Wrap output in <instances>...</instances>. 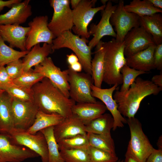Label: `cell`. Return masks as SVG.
Wrapping results in <instances>:
<instances>
[{
    "label": "cell",
    "instance_id": "1",
    "mask_svg": "<svg viewBox=\"0 0 162 162\" xmlns=\"http://www.w3.org/2000/svg\"><path fill=\"white\" fill-rule=\"evenodd\" d=\"M33 101L45 113L59 114L64 118L72 115L76 102L65 97L47 78L44 77L32 88Z\"/></svg>",
    "mask_w": 162,
    "mask_h": 162
},
{
    "label": "cell",
    "instance_id": "2",
    "mask_svg": "<svg viewBox=\"0 0 162 162\" xmlns=\"http://www.w3.org/2000/svg\"><path fill=\"white\" fill-rule=\"evenodd\" d=\"M162 90L151 80L138 77L128 90L124 92L116 91L113 97L121 114L130 118L134 117L144 98L151 95H157Z\"/></svg>",
    "mask_w": 162,
    "mask_h": 162
},
{
    "label": "cell",
    "instance_id": "3",
    "mask_svg": "<svg viewBox=\"0 0 162 162\" xmlns=\"http://www.w3.org/2000/svg\"><path fill=\"white\" fill-rule=\"evenodd\" d=\"M103 45L105 50L103 82L110 85L119 86L123 82L121 70L126 64L124 42H119L113 38L103 42Z\"/></svg>",
    "mask_w": 162,
    "mask_h": 162
},
{
    "label": "cell",
    "instance_id": "4",
    "mask_svg": "<svg viewBox=\"0 0 162 162\" xmlns=\"http://www.w3.org/2000/svg\"><path fill=\"white\" fill-rule=\"evenodd\" d=\"M88 42L87 40L68 31L53 40L52 48L54 51L64 48L71 50L78 58L85 72L92 76V49L87 44Z\"/></svg>",
    "mask_w": 162,
    "mask_h": 162
},
{
    "label": "cell",
    "instance_id": "5",
    "mask_svg": "<svg viewBox=\"0 0 162 162\" xmlns=\"http://www.w3.org/2000/svg\"><path fill=\"white\" fill-rule=\"evenodd\" d=\"M127 123L129 128L130 137L126 154L138 162H145L155 148L144 133L139 120L135 117L128 118Z\"/></svg>",
    "mask_w": 162,
    "mask_h": 162
},
{
    "label": "cell",
    "instance_id": "6",
    "mask_svg": "<svg viewBox=\"0 0 162 162\" xmlns=\"http://www.w3.org/2000/svg\"><path fill=\"white\" fill-rule=\"evenodd\" d=\"M97 0H81L78 6L72 9L74 26L72 30L75 34L87 40L90 36L88 27L94 15L103 11L106 6L94 7Z\"/></svg>",
    "mask_w": 162,
    "mask_h": 162
},
{
    "label": "cell",
    "instance_id": "7",
    "mask_svg": "<svg viewBox=\"0 0 162 162\" xmlns=\"http://www.w3.org/2000/svg\"><path fill=\"white\" fill-rule=\"evenodd\" d=\"M68 70L69 98L77 103L96 102L91 94V86L94 83L92 76L74 72L69 68Z\"/></svg>",
    "mask_w": 162,
    "mask_h": 162
},
{
    "label": "cell",
    "instance_id": "8",
    "mask_svg": "<svg viewBox=\"0 0 162 162\" xmlns=\"http://www.w3.org/2000/svg\"><path fill=\"white\" fill-rule=\"evenodd\" d=\"M49 2L53 13L48 26L55 39L64 32L72 30L74 26L72 10L70 0H50Z\"/></svg>",
    "mask_w": 162,
    "mask_h": 162
},
{
    "label": "cell",
    "instance_id": "9",
    "mask_svg": "<svg viewBox=\"0 0 162 162\" xmlns=\"http://www.w3.org/2000/svg\"><path fill=\"white\" fill-rule=\"evenodd\" d=\"M123 0H119L116 9L112 14L110 21L114 27L116 34V40L123 42L126 34L132 29L140 26V17L128 12L124 9Z\"/></svg>",
    "mask_w": 162,
    "mask_h": 162
},
{
    "label": "cell",
    "instance_id": "10",
    "mask_svg": "<svg viewBox=\"0 0 162 162\" xmlns=\"http://www.w3.org/2000/svg\"><path fill=\"white\" fill-rule=\"evenodd\" d=\"M8 135L16 144L26 147L38 154L40 157L42 162H48L46 141L40 131L31 134L26 131L14 128Z\"/></svg>",
    "mask_w": 162,
    "mask_h": 162
},
{
    "label": "cell",
    "instance_id": "11",
    "mask_svg": "<svg viewBox=\"0 0 162 162\" xmlns=\"http://www.w3.org/2000/svg\"><path fill=\"white\" fill-rule=\"evenodd\" d=\"M33 70L48 79L65 97L70 98L68 69L61 70L55 65L51 57H47L40 64L34 66Z\"/></svg>",
    "mask_w": 162,
    "mask_h": 162
},
{
    "label": "cell",
    "instance_id": "12",
    "mask_svg": "<svg viewBox=\"0 0 162 162\" xmlns=\"http://www.w3.org/2000/svg\"><path fill=\"white\" fill-rule=\"evenodd\" d=\"M38 156L27 148L15 143L8 135L0 134V162H22Z\"/></svg>",
    "mask_w": 162,
    "mask_h": 162
},
{
    "label": "cell",
    "instance_id": "13",
    "mask_svg": "<svg viewBox=\"0 0 162 162\" xmlns=\"http://www.w3.org/2000/svg\"><path fill=\"white\" fill-rule=\"evenodd\" d=\"M47 15L36 16L29 22L30 30L26 37V48L29 51L34 45L41 43L52 44L54 39L48 26Z\"/></svg>",
    "mask_w": 162,
    "mask_h": 162
},
{
    "label": "cell",
    "instance_id": "14",
    "mask_svg": "<svg viewBox=\"0 0 162 162\" xmlns=\"http://www.w3.org/2000/svg\"><path fill=\"white\" fill-rule=\"evenodd\" d=\"M12 108L15 128L25 131L33 124L39 110L34 101H22L13 98Z\"/></svg>",
    "mask_w": 162,
    "mask_h": 162
},
{
    "label": "cell",
    "instance_id": "15",
    "mask_svg": "<svg viewBox=\"0 0 162 162\" xmlns=\"http://www.w3.org/2000/svg\"><path fill=\"white\" fill-rule=\"evenodd\" d=\"M117 5H113L111 1L107 2L103 10L101 19L98 23L92 24L88 30L93 38L88 42V45L92 49L96 46L101 38L106 36H110L115 38L116 34L111 25L110 19L111 14L116 8Z\"/></svg>",
    "mask_w": 162,
    "mask_h": 162
},
{
    "label": "cell",
    "instance_id": "16",
    "mask_svg": "<svg viewBox=\"0 0 162 162\" xmlns=\"http://www.w3.org/2000/svg\"><path fill=\"white\" fill-rule=\"evenodd\" d=\"M125 56H132L155 44L152 37L141 26L132 29L123 41Z\"/></svg>",
    "mask_w": 162,
    "mask_h": 162
},
{
    "label": "cell",
    "instance_id": "17",
    "mask_svg": "<svg viewBox=\"0 0 162 162\" xmlns=\"http://www.w3.org/2000/svg\"><path fill=\"white\" fill-rule=\"evenodd\" d=\"M118 86L116 84L109 88H102L95 86L93 84L91 86L92 96L101 100L111 113L114 120L112 128L113 130L118 128L123 127L124 124L127 123V119L119 111L117 104L113 97V93Z\"/></svg>",
    "mask_w": 162,
    "mask_h": 162
},
{
    "label": "cell",
    "instance_id": "18",
    "mask_svg": "<svg viewBox=\"0 0 162 162\" xmlns=\"http://www.w3.org/2000/svg\"><path fill=\"white\" fill-rule=\"evenodd\" d=\"M30 27L19 25H0V36L11 48L16 47L21 51L26 50V42Z\"/></svg>",
    "mask_w": 162,
    "mask_h": 162
},
{
    "label": "cell",
    "instance_id": "19",
    "mask_svg": "<svg viewBox=\"0 0 162 162\" xmlns=\"http://www.w3.org/2000/svg\"><path fill=\"white\" fill-rule=\"evenodd\" d=\"M53 133L57 143L64 139L80 134H86L85 125L77 117L72 115L64 118L53 127Z\"/></svg>",
    "mask_w": 162,
    "mask_h": 162
},
{
    "label": "cell",
    "instance_id": "20",
    "mask_svg": "<svg viewBox=\"0 0 162 162\" xmlns=\"http://www.w3.org/2000/svg\"><path fill=\"white\" fill-rule=\"evenodd\" d=\"M30 0H25L13 5L7 12L0 14V25L25 22L32 14Z\"/></svg>",
    "mask_w": 162,
    "mask_h": 162
},
{
    "label": "cell",
    "instance_id": "21",
    "mask_svg": "<svg viewBox=\"0 0 162 162\" xmlns=\"http://www.w3.org/2000/svg\"><path fill=\"white\" fill-rule=\"evenodd\" d=\"M107 108L102 102L77 103L72 107V114L79 118L86 125L104 114Z\"/></svg>",
    "mask_w": 162,
    "mask_h": 162
},
{
    "label": "cell",
    "instance_id": "22",
    "mask_svg": "<svg viewBox=\"0 0 162 162\" xmlns=\"http://www.w3.org/2000/svg\"><path fill=\"white\" fill-rule=\"evenodd\" d=\"M155 44L132 56L126 57V64L135 70L148 73L154 69V54Z\"/></svg>",
    "mask_w": 162,
    "mask_h": 162
},
{
    "label": "cell",
    "instance_id": "23",
    "mask_svg": "<svg viewBox=\"0 0 162 162\" xmlns=\"http://www.w3.org/2000/svg\"><path fill=\"white\" fill-rule=\"evenodd\" d=\"M12 100L5 92L0 96V134L9 135L15 128Z\"/></svg>",
    "mask_w": 162,
    "mask_h": 162
},
{
    "label": "cell",
    "instance_id": "24",
    "mask_svg": "<svg viewBox=\"0 0 162 162\" xmlns=\"http://www.w3.org/2000/svg\"><path fill=\"white\" fill-rule=\"evenodd\" d=\"M52 47V44L46 43H44L42 46L40 44L34 46L22 60L23 72L43 62L50 54L54 52Z\"/></svg>",
    "mask_w": 162,
    "mask_h": 162
},
{
    "label": "cell",
    "instance_id": "25",
    "mask_svg": "<svg viewBox=\"0 0 162 162\" xmlns=\"http://www.w3.org/2000/svg\"><path fill=\"white\" fill-rule=\"evenodd\" d=\"M140 26L149 34L157 45L162 44V16L161 13L140 17Z\"/></svg>",
    "mask_w": 162,
    "mask_h": 162
},
{
    "label": "cell",
    "instance_id": "26",
    "mask_svg": "<svg viewBox=\"0 0 162 162\" xmlns=\"http://www.w3.org/2000/svg\"><path fill=\"white\" fill-rule=\"evenodd\" d=\"M101 40L96 46L93 58L91 61L92 76L94 85L101 88L104 72L105 50Z\"/></svg>",
    "mask_w": 162,
    "mask_h": 162
},
{
    "label": "cell",
    "instance_id": "27",
    "mask_svg": "<svg viewBox=\"0 0 162 162\" xmlns=\"http://www.w3.org/2000/svg\"><path fill=\"white\" fill-rule=\"evenodd\" d=\"M113 119L111 114L104 113L85 125V130L87 133L111 137V130L113 128Z\"/></svg>",
    "mask_w": 162,
    "mask_h": 162
},
{
    "label": "cell",
    "instance_id": "28",
    "mask_svg": "<svg viewBox=\"0 0 162 162\" xmlns=\"http://www.w3.org/2000/svg\"><path fill=\"white\" fill-rule=\"evenodd\" d=\"M64 118L59 114H47L39 110L33 124L26 131L29 134H34L42 129L57 125Z\"/></svg>",
    "mask_w": 162,
    "mask_h": 162
},
{
    "label": "cell",
    "instance_id": "29",
    "mask_svg": "<svg viewBox=\"0 0 162 162\" xmlns=\"http://www.w3.org/2000/svg\"><path fill=\"white\" fill-rule=\"evenodd\" d=\"M124 8L127 11L139 17L162 13V9L154 7L148 0H133L128 4L124 5Z\"/></svg>",
    "mask_w": 162,
    "mask_h": 162
},
{
    "label": "cell",
    "instance_id": "30",
    "mask_svg": "<svg viewBox=\"0 0 162 162\" xmlns=\"http://www.w3.org/2000/svg\"><path fill=\"white\" fill-rule=\"evenodd\" d=\"M53 127H49L40 131L44 136L46 141L48 162H64L60 154L58 143L54 135Z\"/></svg>",
    "mask_w": 162,
    "mask_h": 162
},
{
    "label": "cell",
    "instance_id": "31",
    "mask_svg": "<svg viewBox=\"0 0 162 162\" xmlns=\"http://www.w3.org/2000/svg\"><path fill=\"white\" fill-rule=\"evenodd\" d=\"M59 150L78 149L88 151L90 145L87 135L80 134L58 142Z\"/></svg>",
    "mask_w": 162,
    "mask_h": 162
},
{
    "label": "cell",
    "instance_id": "32",
    "mask_svg": "<svg viewBox=\"0 0 162 162\" xmlns=\"http://www.w3.org/2000/svg\"><path fill=\"white\" fill-rule=\"evenodd\" d=\"M87 135L90 146L116 155L114 141L112 137L89 133H87Z\"/></svg>",
    "mask_w": 162,
    "mask_h": 162
},
{
    "label": "cell",
    "instance_id": "33",
    "mask_svg": "<svg viewBox=\"0 0 162 162\" xmlns=\"http://www.w3.org/2000/svg\"><path fill=\"white\" fill-rule=\"evenodd\" d=\"M29 51H18L7 45L0 36V67L24 57Z\"/></svg>",
    "mask_w": 162,
    "mask_h": 162
},
{
    "label": "cell",
    "instance_id": "34",
    "mask_svg": "<svg viewBox=\"0 0 162 162\" xmlns=\"http://www.w3.org/2000/svg\"><path fill=\"white\" fill-rule=\"evenodd\" d=\"M12 98L22 101H33L32 88H28L14 84L1 88Z\"/></svg>",
    "mask_w": 162,
    "mask_h": 162
},
{
    "label": "cell",
    "instance_id": "35",
    "mask_svg": "<svg viewBox=\"0 0 162 162\" xmlns=\"http://www.w3.org/2000/svg\"><path fill=\"white\" fill-rule=\"evenodd\" d=\"M44 77L31 69L26 72H23L19 77L13 80V82L16 85L30 89Z\"/></svg>",
    "mask_w": 162,
    "mask_h": 162
},
{
    "label": "cell",
    "instance_id": "36",
    "mask_svg": "<svg viewBox=\"0 0 162 162\" xmlns=\"http://www.w3.org/2000/svg\"><path fill=\"white\" fill-rule=\"evenodd\" d=\"M121 73L122 76L123 82L119 91L121 92H125L128 90L139 76L148 73L135 70L126 64L122 68Z\"/></svg>",
    "mask_w": 162,
    "mask_h": 162
},
{
    "label": "cell",
    "instance_id": "37",
    "mask_svg": "<svg viewBox=\"0 0 162 162\" xmlns=\"http://www.w3.org/2000/svg\"><path fill=\"white\" fill-rule=\"evenodd\" d=\"M59 151L64 162H89L87 151L78 149H62Z\"/></svg>",
    "mask_w": 162,
    "mask_h": 162
},
{
    "label": "cell",
    "instance_id": "38",
    "mask_svg": "<svg viewBox=\"0 0 162 162\" xmlns=\"http://www.w3.org/2000/svg\"><path fill=\"white\" fill-rule=\"evenodd\" d=\"M87 152L89 162H116L118 160L116 155L91 146Z\"/></svg>",
    "mask_w": 162,
    "mask_h": 162
},
{
    "label": "cell",
    "instance_id": "39",
    "mask_svg": "<svg viewBox=\"0 0 162 162\" xmlns=\"http://www.w3.org/2000/svg\"><path fill=\"white\" fill-rule=\"evenodd\" d=\"M5 68L8 75L13 80L19 77L23 72V62L20 59L9 63Z\"/></svg>",
    "mask_w": 162,
    "mask_h": 162
},
{
    "label": "cell",
    "instance_id": "40",
    "mask_svg": "<svg viewBox=\"0 0 162 162\" xmlns=\"http://www.w3.org/2000/svg\"><path fill=\"white\" fill-rule=\"evenodd\" d=\"M154 68L162 71V44L156 46L154 54Z\"/></svg>",
    "mask_w": 162,
    "mask_h": 162
},
{
    "label": "cell",
    "instance_id": "41",
    "mask_svg": "<svg viewBox=\"0 0 162 162\" xmlns=\"http://www.w3.org/2000/svg\"><path fill=\"white\" fill-rule=\"evenodd\" d=\"M14 84L13 80L8 75L5 67H0V88Z\"/></svg>",
    "mask_w": 162,
    "mask_h": 162
},
{
    "label": "cell",
    "instance_id": "42",
    "mask_svg": "<svg viewBox=\"0 0 162 162\" xmlns=\"http://www.w3.org/2000/svg\"><path fill=\"white\" fill-rule=\"evenodd\" d=\"M145 162H162V149H155Z\"/></svg>",
    "mask_w": 162,
    "mask_h": 162
},
{
    "label": "cell",
    "instance_id": "43",
    "mask_svg": "<svg viewBox=\"0 0 162 162\" xmlns=\"http://www.w3.org/2000/svg\"><path fill=\"white\" fill-rule=\"evenodd\" d=\"M22 1L20 0H9L3 1L0 0V11L2 10L5 7L11 8L14 4Z\"/></svg>",
    "mask_w": 162,
    "mask_h": 162
},
{
    "label": "cell",
    "instance_id": "44",
    "mask_svg": "<svg viewBox=\"0 0 162 162\" xmlns=\"http://www.w3.org/2000/svg\"><path fill=\"white\" fill-rule=\"evenodd\" d=\"M151 81L162 89V73L153 76Z\"/></svg>",
    "mask_w": 162,
    "mask_h": 162
},
{
    "label": "cell",
    "instance_id": "45",
    "mask_svg": "<svg viewBox=\"0 0 162 162\" xmlns=\"http://www.w3.org/2000/svg\"><path fill=\"white\" fill-rule=\"evenodd\" d=\"M67 61L69 65H71L79 61L77 56L74 53L67 55Z\"/></svg>",
    "mask_w": 162,
    "mask_h": 162
},
{
    "label": "cell",
    "instance_id": "46",
    "mask_svg": "<svg viewBox=\"0 0 162 162\" xmlns=\"http://www.w3.org/2000/svg\"><path fill=\"white\" fill-rule=\"evenodd\" d=\"M68 67L76 72H80L82 69V65L79 61L71 65H69Z\"/></svg>",
    "mask_w": 162,
    "mask_h": 162
},
{
    "label": "cell",
    "instance_id": "47",
    "mask_svg": "<svg viewBox=\"0 0 162 162\" xmlns=\"http://www.w3.org/2000/svg\"><path fill=\"white\" fill-rule=\"evenodd\" d=\"M150 2L155 8L162 9V0H148Z\"/></svg>",
    "mask_w": 162,
    "mask_h": 162
},
{
    "label": "cell",
    "instance_id": "48",
    "mask_svg": "<svg viewBox=\"0 0 162 162\" xmlns=\"http://www.w3.org/2000/svg\"><path fill=\"white\" fill-rule=\"evenodd\" d=\"M123 162H138L133 157L129 154H125Z\"/></svg>",
    "mask_w": 162,
    "mask_h": 162
},
{
    "label": "cell",
    "instance_id": "49",
    "mask_svg": "<svg viewBox=\"0 0 162 162\" xmlns=\"http://www.w3.org/2000/svg\"><path fill=\"white\" fill-rule=\"evenodd\" d=\"M81 0H71L70 1V4H71L73 9L76 8L81 2Z\"/></svg>",
    "mask_w": 162,
    "mask_h": 162
},
{
    "label": "cell",
    "instance_id": "50",
    "mask_svg": "<svg viewBox=\"0 0 162 162\" xmlns=\"http://www.w3.org/2000/svg\"><path fill=\"white\" fill-rule=\"evenodd\" d=\"M158 149H162V137L160 136L158 138L157 143Z\"/></svg>",
    "mask_w": 162,
    "mask_h": 162
},
{
    "label": "cell",
    "instance_id": "51",
    "mask_svg": "<svg viewBox=\"0 0 162 162\" xmlns=\"http://www.w3.org/2000/svg\"><path fill=\"white\" fill-rule=\"evenodd\" d=\"M108 1V0H100V2L103 4V5L106 6Z\"/></svg>",
    "mask_w": 162,
    "mask_h": 162
},
{
    "label": "cell",
    "instance_id": "52",
    "mask_svg": "<svg viewBox=\"0 0 162 162\" xmlns=\"http://www.w3.org/2000/svg\"><path fill=\"white\" fill-rule=\"evenodd\" d=\"M4 91L2 89H1L0 88V96L2 94Z\"/></svg>",
    "mask_w": 162,
    "mask_h": 162
},
{
    "label": "cell",
    "instance_id": "53",
    "mask_svg": "<svg viewBox=\"0 0 162 162\" xmlns=\"http://www.w3.org/2000/svg\"><path fill=\"white\" fill-rule=\"evenodd\" d=\"M123 160H118L116 162H123Z\"/></svg>",
    "mask_w": 162,
    "mask_h": 162
}]
</instances>
